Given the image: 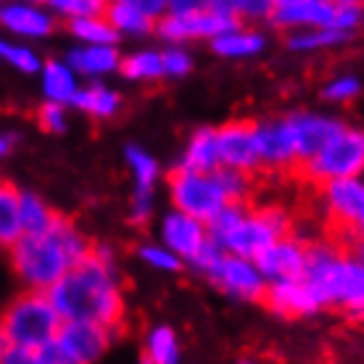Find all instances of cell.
Instances as JSON below:
<instances>
[{"label": "cell", "instance_id": "1", "mask_svg": "<svg viewBox=\"0 0 364 364\" xmlns=\"http://www.w3.org/2000/svg\"><path fill=\"white\" fill-rule=\"evenodd\" d=\"M46 296L61 322H90L117 330L124 314L117 267L103 264L92 254L72 267Z\"/></svg>", "mask_w": 364, "mask_h": 364}, {"label": "cell", "instance_id": "2", "mask_svg": "<svg viewBox=\"0 0 364 364\" xmlns=\"http://www.w3.org/2000/svg\"><path fill=\"white\" fill-rule=\"evenodd\" d=\"M61 317L55 314L53 304L48 301L46 293H21L18 299L9 304V309L0 317V328L6 330L11 346L40 351L50 341L58 338Z\"/></svg>", "mask_w": 364, "mask_h": 364}, {"label": "cell", "instance_id": "3", "mask_svg": "<svg viewBox=\"0 0 364 364\" xmlns=\"http://www.w3.org/2000/svg\"><path fill=\"white\" fill-rule=\"evenodd\" d=\"M11 264L32 293H48L72 267H77L53 232L37 237L21 235L11 248Z\"/></svg>", "mask_w": 364, "mask_h": 364}, {"label": "cell", "instance_id": "4", "mask_svg": "<svg viewBox=\"0 0 364 364\" xmlns=\"http://www.w3.org/2000/svg\"><path fill=\"white\" fill-rule=\"evenodd\" d=\"M291 235V219L280 206H264L259 211H248L243 222L230 232L219 248L228 256L248 259L254 262L267 246H272L274 240Z\"/></svg>", "mask_w": 364, "mask_h": 364}, {"label": "cell", "instance_id": "5", "mask_svg": "<svg viewBox=\"0 0 364 364\" xmlns=\"http://www.w3.org/2000/svg\"><path fill=\"white\" fill-rule=\"evenodd\" d=\"M304 174L317 182L356 180L364 172V129L343 127L311 161H306Z\"/></svg>", "mask_w": 364, "mask_h": 364}, {"label": "cell", "instance_id": "6", "mask_svg": "<svg viewBox=\"0 0 364 364\" xmlns=\"http://www.w3.org/2000/svg\"><path fill=\"white\" fill-rule=\"evenodd\" d=\"M169 193H172L174 211L198 219L203 225H209L211 219L228 206L225 193L219 191L211 174L174 172L172 182H169Z\"/></svg>", "mask_w": 364, "mask_h": 364}, {"label": "cell", "instance_id": "7", "mask_svg": "<svg viewBox=\"0 0 364 364\" xmlns=\"http://www.w3.org/2000/svg\"><path fill=\"white\" fill-rule=\"evenodd\" d=\"M243 27L240 18L232 16H222L217 11L209 9V3L198 11V14H191V16H164L156 21V35L169 40L172 46H180V43H188V40H217V37H225L230 32H237Z\"/></svg>", "mask_w": 364, "mask_h": 364}, {"label": "cell", "instance_id": "8", "mask_svg": "<svg viewBox=\"0 0 364 364\" xmlns=\"http://www.w3.org/2000/svg\"><path fill=\"white\" fill-rule=\"evenodd\" d=\"M296 146V161L306 164L314 156L328 146L330 140L346 127L341 119L328 117V114H314V111H296L291 117H285Z\"/></svg>", "mask_w": 364, "mask_h": 364}, {"label": "cell", "instance_id": "9", "mask_svg": "<svg viewBox=\"0 0 364 364\" xmlns=\"http://www.w3.org/2000/svg\"><path fill=\"white\" fill-rule=\"evenodd\" d=\"M219 164L235 172H254L259 166L254 122H228L217 129Z\"/></svg>", "mask_w": 364, "mask_h": 364}, {"label": "cell", "instance_id": "10", "mask_svg": "<svg viewBox=\"0 0 364 364\" xmlns=\"http://www.w3.org/2000/svg\"><path fill=\"white\" fill-rule=\"evenodd\" d=\"M336 3L333 0H274L269 21L274 27L304 32V29H333Z\"/></svg>", "mask_w": 364, "mask_h": 364}, {"label": "cell", "instance_id": "11", "mask_svg": "<svg viewBox=\"0 0 364 364\" xmlns=\"http://www.w3.org/2000/svg\"><path fill=\"white\" fill-rule=\"evenodd\" d=\"M254 264L267 280V285L280 280H296L304 274V267H306V246L291 235L280 237L256 256Z\"/></svg>", "mask_w": 364, "mask_h": 364}, {"label": "cell", "instance_id": "12", "mask_svg": "<svg viewBox=\"0 0 364 364\" xmlns=\"http://www.w3.org/2000/svg\"><path fill=\"white\" fill-rule=\"evenodd\" d=\"M55 341L80 364H95L114 343V330L90 322H64Z\"/></svg>", "mask_w": 364, "mask_h": 364}, {"label": "cell", "instance_id": "13", "mask_svg": "<svg viewBox=\"0 0 364 364\" xmlns=\"http://www.w3.org/2000/svg\"><path fill=\"white\" fill-rule=\"evenodd\" d=\"M159 235H161V246L169 248L174 256H180L182 262H191L198 254V248L209 240L206 225L193 217H185L180 211H166L159 225Z\"/></svg>", "mask_w": 364, "mask_h": 364}, {"label": "cell", "instance_id": "14", "mask_svg": "<svg viewBox=\"0 0 364 364\" xmlns=\"http://www.w3.org/2000/svg\"><path fill=\"white\" fill-rule=\"evenodd\" d=\"M256 129V151H259V166L282 169L296 164V146H293L291 127L285 119H267L254 122Z\"/></svg>", "mask_w": 364, "mask_h": 364}, {"label": "cell", "instance_id": "15", "mask_svg": "<svg viewBox=\"0 0 364 364\" xmlns=\"http://www.w3.org/2000/svg\"><path fill=\"white\" fill-rule=\"evenodd\" d=\"M214 282H217L225 293H230L232 299L264 301L267 280L262 277V272L256 269L254 262H248V259L225 256V262H222V267H219Z\"/></svg>", "mask_w": 364, "mask_h": 364}, {"label": "cell", "instance_id": "16", "mask_svg": "<svg viewBox=\"0 0 364 364\" xmlns=\"http://www.w3.org/2000/svg\"><path fill=\"white\" fill-rule=\"evenodd\" d=\"M267 306L280 314V317H309L314 311H319L317 296L311 293V288L304 282V277H296V280H280V282H269L264 293Z\"/></svg>", "mask_w": 364, "mask_h": 364}, {"label": "cell", "instance_id": "17", "mask_svg": "<svg viewBox=\"0 0 364 364\" xmlns=\"http://www.w3.org/2000/svg\"><path fill=\"white\" fill-rule=\"evenodd\" d=\"M325 203L330 214L348 228L364 225V180H336L325 185Z\"/></svg>", "mask_w": 364, "mask_h": 364}, {"label": "cell", "instance_id": "18", "mask_svg": "<svg viewBox=\"0 0 364 364\" xmlns=\"http://www.w3.org/2000/svg\"><path fill=\"white\" fill-rule=\"evenodd\" d=\"M0 24L21 37H48L53 35V14L35 3H9L0 11Z\"/></svg>", "mask_w": 364, "mask_h": 364}, {"label": "cell", "instance_id": "19", "mask_svg": "<svg viewBox=\"0 0 364 364\" xmlns=\"http://www.w3.org/2000/svg\"><path fill=\"white\" fill-rule=\"evenodd\" d=\"M219 146H217V129L200 127L196 129L185 146V154L180 159L177 172L188 174H214L219 169Z\"/></svg>", "mask_w": 364, "mask_h": 364}, {"label": "cell", "instance_id": "20", "mask_svg": "<svg viewBox=\"0 0 364 364\" xmlns=\"http://www.w3.org/2000/svg\"><path fill=\"white\" fill-rule=\"evenodd\" d=\"M106 21L117 29V35L143 37L156 32V21L146 11L143 0H114L106 6Z\"/></svg>", "mask_w": 364, "mask_h": 364}, {"label": "cell", "instance_id": "21", "mask_svg": "<svg viewBox=\"0 0 364 364\" xmlns=\"http://www.w3.org/2000/svg\"><path fill=\"white\" fill-rule=\"evenodd\" d=\"M66 64L77 77H103V74L117 72L122 55L111 46H80L69 50Z\"/></svg>", "mask_w": 364, "mask_h": 364}, {"label": "cell", "instance_id": "22", "mask_svg": "<svg viewBox=\"0 0 364 364\" xmlns=\"http://www.w3.org/2000/svg\"><path fill=\"white\" fill-rule=\"evenodd\" d=\"M40 82H43V95L46 103H58V106H72L77 92H80V82L77 74L69 69L66 61H48L40 69Z\"/></svg>", "mask_w": 364, "mask_h": 364}, {"label": "cell", "instance_id": "23", "mask_svg": "<svg viewBox=\"0 0 364 364\" xmlns=\"http://www.w3.org/2000/svg\"><path fill=\"white\" fill-rule=\"evenodd\" d=\"M55 214L46 200L35 193L18 191V219H21V232L29 237L48 235L55 222Z\"/></svg>", "mask_w": 364, "mask_h": 364}, {"label": "cell", "instance_id": "24", "mask_svg": "<svg viewBox=\"0 0 364 364\" xmlns=\"http://www.w3.org/2000/svg\"><path fill=\"white\" fill-rule=\"evenodd\" d=\"M264 48H267V37L259 29H246V27L211 40V50L217 55H222V58H251V55L262 53Z\"/></svg>", "mask_w": 364, "mask_h": 364}, {"label": "cell", "instance_id": "25", "mask_svg": "<svg viewBox=\"0 0 364 364\" xmlns=\"http://www.w3.org/2000/svg\"><path fill=\"white\" fill-rule=\"evenodd\" d=\"M74 109L85 111V114H92L98 119H111L122 109V95L117 90H111L106 85H90V87H80L77 98L72 103Z\"/></svg>", "mask_w": 364, "mask_h": 364}, {"label": "cell", "instance_id": "26", "mask_svg": "<svg viewBox=\"0 0 364 364\" xmlns=\"http://www.w3.org/2000/svg\"><path fill=\"white\" fill-rule=\"evenodd\" d=\"M21 219H18V191L11 182H0V246L14 248L21 240Z\"/></svg>", "mask_w": 364, "mask_h": 364}, {"label": "cell", "instance_id": "27", "mask_svg": "<svg viewBox=\"0 0 364 364\" xmlns=\"http://www.w3.org/2000/svg\"><path fill=\"white\" fill-rule=\"evenodd\" d=\"M148 364H180V341L169 325H159L146 338Z\"/></svg>", "mask_w": 364, "mask_h": 364}, {"label": "cell", "instance_id": "28", "mask_svg": "<svg viewBox=\"0 0 364 364\" xmlns=\"http://www.w3.org/2000/svg\"><path fill=\"white\" fill-rule=\"evenodd\" d=\"M119 72L127 80H137V82H151L164 77L161 69V50H135L129 55H122Z\"/></svg>", "mask_w": 364, "mask_h": 364}, {"label": "cell", "instance_id": "29", "mask_svg": "<svg viewBox=\"0 0 364 364\" xmlns=\"http://www.w3.org/2000/svg\"><path fill=\"white\" fill-rule=\"evenodd\" d=\"M69 35H74L82 46H111L117 48V29L111 27L106 16H90L69 21Z\"/></svg>", "mask_w": 364, "mask_h": 364}, {"label": "cell", "instance_id": "30", "mask_svg": "<svg viewBox=\"0 0 364 364\" xmlns=\"http://www.w3.org/2000/svg\"><path fill=\"white\" fill-rule=\"evenodd\" d=\"M351 35H343L338 29H304V32H291L288 35V48L296 53H311V50H322V48L343 46Z\"/></svg>", "mask_w": 364, "mask_h": 364}, {"label": "cell", "instance_id": "31", "mask_svg": "<svg viewBox=\"0 0 364 364\" xmlns=\"http://www.w3.org/2000/svg\"><path fill=\"white\" fill-rule=\"evenodd\" d=\"M124 161L132 172L135 191H154L156 180H159V161L154 156L140 146H127L124 148Z\"/></svg>", "mask_w": 364, "mask_h": 364}, {"label": "cell", "instance_id": "32", "mask_svg": "<svg viewBox=\"0 0 364 364\" xmlns=\"http://www.w3.org/2000/svg\"><path fill=\"white\" fill-rule=\"evenodd\" d=\"M106 6L103 0H50L48 11L53 16H64L69 21L77 18H90V16H106Z\"/></svg>", "mask_w": 364, "mask_h": 364}, {"label": "cell", "instance_id": "33", "mask_svg": "<svg viewBox=\"0 0 364 364\" xmlns=\"http://www.w3.org/2000/svg\"><path fill=\"white\" fill-rule=\"evenodd\" d=\"M0 61H6L11 64L14 69L24 74H37L43 69V61H40V55L27 46H14L9 40H3L0 37Z\"/></svg>", "mask_w": 364, "mask_h": 364}, {"label": "cell", "instance_id": "34", "mask_svg": "<svg viewBox=\"0 0 364 364\" xmlns=\"http://www.w3.org/2000/svg\"><path fill=\"white\" fill-rule=\"evenodd\" d=\"M248 214V209L243 206V203H228L225 209L219 211L217 217L211 219L209 225H206V232H209V240H214V243H222L225 237L232 232V230L243 222V217Z\"/></svg>", "mask_w": 364, "mask_h": 364}, {"label": "cell", "instance_id": "35", "mask_svg": "<svg viewBox=\"0 0 364 364\" xmlns=\"http://www.w3.org/2000/svg\"><path fill=\"white\" fill-rule=\"evenodd\" d=\"M211 177H214V182L219 185V191L225 193L228 203H243V198L248 196V188H251V180H248V174L219 166V169L211 174Z\"/></svg>", "mask_w": 364, "mask_h": 364}, {"label": "cell", "instance_id": "36", "mask_svg": "<svg viewBox=\"0 0 364 364\" xmlns=\"http://www.w3.org/2000/svg\"><path fill=\"white\" fill-rule=\"evenodd\" d=\"M137 256H140L151 269H156V272H180L182 264H185L180 256H174L172 251L164 248L161 243H146V246H140Z\"/></svg>", "mask_w": 364, "mask_h": 364}, {"label": "cell", "instance_id": "37", "mask_svg": "<svg viewBox=\"0 0 364 364\" xmlns=\"http://www.w3.org/2000/svg\"><path fill=\"white\" fill-rule=\"evenodd\" d=\"M225 251L214 243V240H206L203 246L198 248V254L193 256L188 264L196 269V272H200V274H206L209 280H214L217 277V272H219V267H222V262H225Z\"/></svg>", "mask_w": 364, "mask_h": 364}, {"label": "cell", "instance_id": "38", "mask_svg": "<svg viewBox=\"0 0 364 364\" xmlns=\"http://www.w3.org/2000/svg\"><path fill=\"white\" fill-rule=\"evenodd\" d=\"M359 92H362V82H359V77H354V74H338V77H333V80L322 87V95L328 100H333V103L354 100Z\"/></svg>", "mask_w": 364, "mask_h": 364}, {"label": "cell", "instance_id": "39", "mask_svg": "<svg viewBox=\"0 0 364 364\" xmlns=\"http://www.w3.org/2000/svg\"><path fill=\"white\" fill-rule=\"evenodd\" d=\"M364 21V6L354 0H338L336 3V16H333V29L351 35L359 24Z\"/></svg>", "mask_w": 364, "mask_h": 364}, {"label": "cell", "instance_id": "40", "mask_svg": "<svg viewBox=\"0 0 364 364\" xmlns=\"http://www.w3.org/2000/svg\"><path fill=\"white\" fill-rule=\"evenodd\" d=\"M161 69H164V77H172V80L188 77L193 69V55L180 46L166 48L161 50Z\"/></svg>", "mask_w": 364, "mask_h": 364}, {"label": "cell", "instance_id": "41", "mask_svg": "<svg viewBox=\"0 0 364 364\" xmlns=\"http://www.w3.org/2000/svg\"><path fill=\"white\" fill-rule=\"evenodd\" d=\"M37 122L40 127L50 132V135H61L69 127V119H66V106H58V103H43L40 111H37Z\"/></svg>", "mask_w": 364, "mask_h": 364}, {"label": "cell", "instance_id": "42", "mask_svg": "<svg viewBox=\"0 0 364 364\" xmlns=\"http://www.w3.org/2000/svg\"><path fill=\"white\" fill-rule=\"evenodd\" d=\"M151 214H154V191H132L129 222L132 225H146Z\"/></svg>", "mask_w": 364, "mask_h": 364}, {"label": "cell", "instance_id": "43", "mask_svg": "<svg viewBox=\"0 0 364 364\" xmlns=\"http://www.w3.org/2000/svg\"><path fill=\"white\" fill-rule=\"evenodd\" d=\"M35 359H37V364H80L58 341H50L48 346L35 351Z\"/></svg>", "mask_w": 364, "mask_h": 364}, {"label": "cell", "instance_id": "44", "mask_svg": "<svg viewBox=\"0 0 364 364\" xmlns=\"http://www.w3.org/2000/svg\"><path fill=\"white\" fill-rule=\"evenodd\" d=\"M272 11V0H235L237 18H269Z\"/></svg>", "mask_w": 364, "mask_h": 364}, {"label": "cell", "instance_id": "45", "mask_svg": "<svg viewBox=\"0 0 364 364\" xmlns=\"http://www.w3.org/2000/svg\"><path fill=\"white\" fill-rule=\"evenodd\" d=\"M0 364H37L35 351H27V348H11L9 354L0 359Z\"/></svg>", "mask_w": 364, "mask_h": 364}, {"label": "cell", "instance_id": "46", "mask_svg": "<svg viewBox=\"0 0 364 364\" xmlns=\"http://www.w3.org/2000/svg\"><path fill=\"white\" fill-rule=\"evenodd\" d=\"M11 348H14V346H11V341H9V336H6V330L0 328V359L9 354Z\"/></svg>", "mask_w": 364, "mask_h": 364}, {"label": "cell", "instance_id": "47", "mask_svg": "<svg viewBox=\"0 0 364 364\" xmlns=\"http://www.w3.org/2000/svg\"><path fill=\"white\" fill-rule=\"evenodd\" d=\"M11 151V137L9 135H0V159Z\"/></svg>", "mask_w": 364, "mask_h": 364}, {"label": "cell", "instance_id": "48", "mask_svg": "<svg viewBox=\"0 0 364 364\" xmlns=\"http://www.w3.org/2000/svg\"><path fill=\"white\" fill-rule=\"evenodd\" d=\"M356 232H359V235H362V240H364V225H362L359 230H356Z\"/></svg>", "mask_w": 364, "mask_h": 364}, {"label": "cell", "instance_id": "49", "mask_svg": "<svg viewBox=\"0 0 364 364\" xmlns=\"http://www.w3.org/2000/svg\"><path fill=\"white\" fill-rule=\"evenodd\" d=\"M237 364H254V362H248V359H243V362H237Z\"/></svg>", "mask_w": 364, "mask_h": 364}, {"label": "cell", "instance_id": "50", "mask_svg": "<svg viewBox=\"0 0 364 364\" xmlns=\"http://www.w3.org/2000/svg\"><path fill=\"white\" fill-rule=\"evenodd\" d=\"M140 364H148V362H146V359H143V362H140Z\"/></svg>", "mask_w": 364, "mask_h": 364}, {"label": "cell", "instance_id": "51", "mask_svg": "<svg viewBox=\"0 0 364 364\" xmlns=\"http://www.w3.org/2000/svg\"><path fill=\"white\" fill-rule=\"evenodd\" d=\"M0 11H3V6H0Z\"/></svg>", "mask_w": 364, "mask_h": 364}]
</instances>
